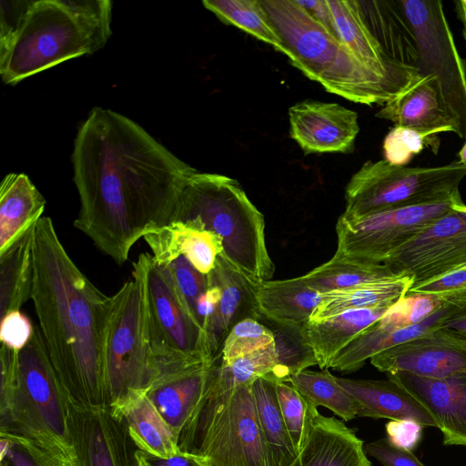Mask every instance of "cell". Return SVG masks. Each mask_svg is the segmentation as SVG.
Masks as SVG:
<instances>
[{"label":"cell","mask_w":466,"mask_h":466,"mask_svg":"<svg viewBox=\"0 0 466 466\" xmlns=\"http://www.w3.org/2000/svg\"><path fill=\"white\" fill-rule=\"evenodd\" d=\"M46 200L24 173H9L0 187V254L41 218Z\"/></svg>","instance_id":"obj_28"},{"label":"cell","mask_w":466,"mask_h":466,"mask_svg":"<svg viewBox=\"0 0 466 466\" xmlns=\"http://www.w3.org/2000/svg\"><path fill=\"white\" fill-rule=\"evenodd\" d=\"M458 157H459V160L458 161L460 163H461V164L466 165V142L464 143V145L461 147V149L459 151Z\"/></svg>","instance_id":"obj_52"},{"label":"cell","mask_w":466,"mask_h":466,"mask_svg":"<svg viewBox=\"0 0 466 466\" xmlns=\"http://www.w3.org/2000/svg\"><path fill=\"white\" fill-rule=\"evenodd\" d=\"M394 304L350 309L321 320L309 321L300 333L318 366L321 370L329 369L338 352L380 319Z\"/></svg>","instance_id":"obj_26"},{"label":"cell","mask_w":466,"mask_h":466,"mask_svg":"<svg viewBox=\"0 0 466 466\" xmlns=\"http://www.w3.org/2000/svg\"><path fill=\"white\" fill-rule=\"evenodd\" d=\"M157 262L167 265L184 257L200 273L208 275L223 252L221 238L207 229L199 218L172 221L144 238Z\"/></svg>","instance_id":"obj_22"},{"label":"cell","mask_w":466,"mask_h":466,"mask_svg":"<svg viewBox=\"0 0 466 466\" xmlns=\"http://www.w3.org/2000/svg\"><path fill=\"white\" fill-rule=\"evenodd\" d=\"M409 391L434 418L445 446H466V372L443 379L409 372L387 373Z\"/></svg>","instance_id":"obj_19"},{"label":"cell","mask_w":466,"mask_h":466,"mask_svg":"<svg viewBox=\"0 0 466 466\" xmlns=\"http://www.w3.org/2000/svg\"><path fill=\"white\" fill-rule=\"evenodd\" d=\"M192 218H199L207 229L221 238V255L246 278L255 284L271 279L275 266L266 244L264 216L236 179L194 173L170 222Z\"/></svg>","instance_id":"obj_6"},{"label":"cell","mask_w":466,"mask_h":466,"mask_svg":"<svg viewBox=\"0 0 466 466\" xmlns=\"http://www.w3.org/2000/svg\"><path fill=\"white\" fill-rule=\"evenodd\" d=\"M0 435L34 441L78 464L71 400L50 360L38 325L20 351L1 345Z\"/></svg>","instance_id":"obj_4"},{"label":"cell","mask_w":466,"mask_h":466,"mask_svg":"<svg viewBox=\"0 0 466 466\" xmlns=\"http://www.w3.org/2000/svg\"><path fill=\"white\" fill-rule=\"evenodd\" d=\"M460 309L434 296L408 292L338 352L329 368L343 373L356 371L373 356L441 327Z\"/></svg>","instance_id":"obj_13"},{"label":"cell","mask_w":466,"mask_h":466,"mask_svg":"<svg viewBox=\"0 0 466 466\" xmlns=\"http://www.w3.org/2000/svg\"><path fill=\"white\" fill-rule=\"evenodd\" d=\"M363 441L334 417L311 410L307 435L291 466H370Z\"/></svg>","instance_id":"obj_21"},{"label":"cell","mask_w":466,"mask_h":466,"mask_svg":"<svg viewBox=\"0 0 466 466\" xmlns=\"http://www.w3.org/2000/svg\"><path fill=\"white\" fill-rule=\"evenodd\" d=\"M423 427L412 419L390 420L386 425V438L393 446L413 451L422 439Z\"/></svg>","instance_id":"obj_45"},{"label":"cell","mask_w":466,"mask_h":466,"mask_svg":"<svg viewBox=\"0 0 466 466\" xmlns=\"http://www.w3.org/2000/svg\"><path fill=\"white\" fill-rule=\"evenodd\" d=\"M297 3L302 6L315 20L326 27L329 32L337 35L334 27L333 16L328 0H297Z\"/></svg>","instance_id":"obj_47"},{"label":"cell","mask_w":466,"mask_h":466,"mask_svg":"<svg viewBox=\"0 0 466 466\" xmlns=\"http://www.w3.org/2000/svg\"><path fill=\"white\" fill-rule=\"evenodd\" d=\"M148 326L157 370L178 363L214 360L204 332L188 314L166 265L147 253Z\"/></svg>","instance_id":"obj_12"},{"label":"cell","mask_w":466,"mask_h":466,"mask_svg":"<svg viewBox=\"0 0 466 466\" xmlns=\"http://www.w3.org/2000/svg\"><path fill=\"white\" fill-rule=\"evenodd\" d=\"M142 452L148 466H199L190 456L181 451L168 459H160Z\"/></svg>","instance_id":"obj_48"},{"label":"cell","mask_w":466,"mask_h":466,"mask_svg":"<svg viewBox=\"0 0 466 466\" xmlns=\"http://www.w3.org/2000/svg\"><path fill=\"white\" fill-rule=\"evenodd\" d=\"M208 289L198 298L195 308L196 319L203 330L205 337L208 324L221 299V289L219 286L211 280L208 277Z\"/></svg>","instance_id":"obj_46"},{"label":"cell","mask_w":466,"mask_h":466,"mask_svg":"<svg viewBox=\"0 0 466 466\" xmlns=\"http://www.w3.org/2000/svg\"><path fill=\"white\" fill-rule=\"evenodd\" d=\"M178 447L199 466H268L252 384L208 390Z\"/></svg>","instance_id":"obj_7"},{"label":"cell","mask_w":466,"mask_h":466,"mask_svg":"<svg viewBox=\"0 0 466 466\" xmlns=\"http://www.w3.org/2000/svg\"><path fill=\"white\" fill-rule=\"evenodd\" d=\"M414 32L420 75L436 77L443 109L466 139V66L440 0H399Z\"/></svg>","instance_id":"obj_10"},{"label":"cell","mask_w":466,"mask_h":466,"mask_svg":"<svg viewBox=\"0 0 466 466\" xmlns=\"http://www.w3.org/2000/svg\"><path fill=\"white\" fill-rule=\"evenodd\" d=\"M285 55L328 92L355 103L384 105L404 88L367 67L337 35L295 0H259Z\"/></svg>","instance_id":"obj_5"},{"label":"cell","mask_w":466,"mask_h":466,"mask_svg":"<svg viewBox=\"0 0 466 466\" xmlns=\"http://www.w3.org/2000/svg\"><path fill=\"white\" fill-rule=\"evenodd\" d=\"M35 325L21 310H14L1 318L0 341L9 349L20 351L31 340Z\"/></svg>","instance_id":"obj_43"},{"label":"cell","mask_w":466,"mask_h":466,"mask_svg":"<svg viewBox=\"0 0 466 466\" xmlns=\"http://www.w3.org/2000/svg\"><path fill=\"white\" fill-rule=\"evenodd\" d=\"M208 277L221 289V299L206 329L208 349L216 360L235 324L246 318L261 319L255 299L258 284L246 278L221 254Z\"/></svg>","instance_id":"obj_20"},{"label":"cell","mask_w":466,"mask_h":466,"mask_svg":"<svg viewBox=\"0 0 466 466\" xmlns=\"http://www.w3.org/2000/svg\"><path fill=\"white\" fill-rule=\"evenodd\" d=\"M337 378L339 384L358 402L360 417L412 419L422 426L436 427L432 415L409 391L396 382Z\"/></svg>","instance_id":"obj_24"},{"label":"cell","mask_w":466,"mask_h":466,"mask_svg":"<svg viewBox=\"0 0 466 466\" xmlns=\"http://www.w3.org/2000/svg\"><path fill=\"white\" fill-rule=\"evenodd\" d=\"M364 19L386 55L417 68L419 53L412 27L399 0L360 1Z\"/></svg>","instance_id":"obj_29"},{"label":"cell","mask_w":466,"mask_h":466,"mask_svg":"<svg viewBox=\"0 0 466 466\" xmlns=\"http://www.w3.org/2000/svg\"><path fill=\"white\" fill-rule=\"evenodd\" d=\"M271 375L287 381L281 362V350L276 343L267 349L224 362L215 360L208 390L224 391L238 385H251L261 377Z\"/></svg>","instance_id":"obj_34"},{"label":"cell","mask_w":466,"mask_h":466,"mask_svg":"<svg viewBox=\"0 0 466 466\" xmlns=\"http://www.w3.org/2000/svg\"><path fill=\"white\" fill-rule=\"evenodd\" d=\"M438 131H422L394 126L383 141L384 159L396 166H405L413 156L430 148L435 155L440 147Z\"/></svg>","instance_id":"obj_39"},{"label":"cell","mask_w":466,"mask_h":466,"mask_svg":"<svg viewBox=\"0 0 466 466\" xmlns=\"http://www.w3.org/2000/svg\"><path fill=\"white\" fill-rule=\"evenodd\" d=\"M412 284V277L399 276L323 293L309 321L321 320L350 309L394 304L406 296Z\"/></svg>","instance_id":"obj_31"},{"label":"cell","mask_w":466,"mask_h":466,"mask_svg":"<svg viewBox=\"0 0 466 466\" xmlns=\"http://www.w3.org/2000/svg\"><path fill=\"white\" fill-rule=\"evenodd\" d=\"M465 177L466 165L458 160L424 167L368 161L350 179L340 216L358 219L386 209L441 201L459 191Z\"/></svg>","instance_id":"obj_9"},{"label":"cell","mask_w":466,"mask_h":466,"mask_svg":"<svg viewBox=\"0 0 466 466\" xmlns=\"http://www.w3.org/2000/svg\"><path fill=\"white\" fill-rule=\"evenodd\" d=\"M34 226L0 254L1 318L10 311L20 310L31 299L34 280Z\"/></svg>","instance_id":"obj_32"},{"label":"cell","mask_w":466,"mask_h":466,"mask_svg":"<svg viewBox=\"0 0 466 466\" xmlns=\"http://www.w3.org/2000/svg\"><path fill=\"white\" fill-rule=\"evenodd\" d=\"M202 3L223 23L235 25L285 54L284 44L259 0H205Z\"/></svg>","instance_id":"obj_36"},{"label":"cell","mask_w":466,"mask_h":466,"mask_svg":"<svg viewBox=\"0 0 466 466\" xmlns=\"http://www.w3.org/2000/svg\"><path fill=\"white\" fill-rule=\"evenodd\" d=\"M409 293L431 295L444 304L466 308V268L438 279L411 286Z\"/></svg>","instance_id":"obj_42"},{"label":"cell","mask_w":466,"mask_h":466,"mask_svg":"<svg viewBox=\"0 0 466 466\" xmlns=\"http://www.w3.org/2000/svg\"><path fill=\"white\" fill-rule=\"evenodd\" d=\"M275 389L285 425L299 453L314 406L288 381L275 380Z\"/></svg>","instance_id":"obj_40"},{"label":"cell","mask_w":466,"mask_h":466,"mask_svg":"<svg viewBox=\"0 0 466 466\" xmlns=\"http://www.w3.org/2000/svg\"><path fill=\"white\" fill-rule=\"evenodd\" d=\"M110 410L124 423L137 450L160 459H168L180 452L171 428L145 391L130 395Z\"/></svg>","instance_id":"obj_27"},{"label":"cell","mask_w":466,"mask_h":466,"mask_svg":"<svg viewBox=\"0 0 466 466\" xmlns=\"http://www.w3.org/2000/svg\"><path fill=\"white\" fill-rule=\"evenodd\" d=\"M72 162L80 200L74 226L117 264L170 222L197 172L130 118L97 106L77 131Z\"/></svg>","instance_id":"obj_1"},{"label":"cell","mask_w":466,"mask_h":466,"mask_svg":"<svg viewBox=\"0 0 466 466\" xmlns=\"http://www.w3.org/2000/svg\"><path fill=\"white\" fill-rule=\"evenodd\" d=\"M69 426L79 466H133L137 448L109 407L71 403Z\"/></svg>","instance_id":"obj_17"},{"label":"cell","mask_w":466,"mask_h":466,"mask_svg":"<svg viewBox=\"0 0 466 466\" xmlns=\"http://www.w3.org/2000/svg\"><path fill=\"white\" fill-rule=\"evenodd\" d=\"M214 362L191 361L160 368L145 390L147 397L171 428L178 445L204 402Z\"/></svg>","instance_id":"obj_15"},{"label":"cell","mask_w":466,"mask_h":466,"mask_svg":"<svg viewBox=\"0 0 466 466\" xmlns=\"http://www.w3.org/2000/svg\"><path fill=\"white\" fill-rule=\"evenodd\" d=\"M289 118L290 137L306 154L348 153L360 132L358 114L336 103L302 101Z\"/></svg>","instance_id":"obj_18"},{"label":"cell","mask_w":466,"mask_h":466,"mask_svg":"<svg viewBox=\"0 0 466 466\" xmlns=\"http://www.w3.org/2000/svg\"><path fill=\"white\" fill-rule=\"evenodd\" d=\"M463 202L460 191L441 201L390 208L358 219L339 216L335 255L383 263L429 225Z\"/></svg>","instance_id":"obj_11"},{"label":"cell","mask_w":466,"mask_h":466,"mask_svg":"<svg viewBox=\"0 0 466 466\" xmlns=\"http://www.w3.org/2000/svg\"><path fill=\"white\" fill-rule=\"evenodd\" d=\"M364 451L384 466H425L411 451L393 446L387 438L364 445Z\"/></svg>","instance_id":"obj_44"},{"label":"cell","mask_w":466,"mask_h":466,"mask_svg":"<svg viewBox=\"0 0 466 466\" xmlns=\"http://www.w3.org/2000/svg\"><path fill=\"white\" fill-rule=\"evenodd\" d=\"M399 276L383 263H373L333 255L302 278L312 289L326 292L393 279Z\"/></svg>","instance_id":"obj_33"},{"label":"cell","mask_w":466,"mask_h":466,"mask_svg":"<svg viewBox=\"0 0 466 466\" xmlns=\"http://www.w3.org/2000/svg\"><path fill=\"white\" fill-rule=\"evenodd\" d=\"M376 116L397 127L457 135V126L443 109L439 83L431 75L420 74L406 90L385 103Z\"/></svg>","instance_id":"obj_23"},{"label":"cell","mask_w":466,"mask_h":466,"mask_svg":"<svg viewBox=\"0 0 466 466\" xmlns=\"http://www.w3.org/2000/svg\"><path fill=\"white\" fill-rule=\"evenodd\" d=\"M110 0H30L0 35V75L15 85L64 61L101 49L111 32Z\"/></svg>","instance_id":"obj_3"},{"label":"cell","mask_w":466,"mask_h":466,"mask_svg":"<svg viewBox=\"0 0 466 466\" xmlns=\"http://www.w3.org/2000/svg\"><path fill=\"white\" fill-rule=\"evenodd\" d=\"M166 266L170 272L181 303L198 325L195 316V308L197 300L208 289V276L197 270L184 257H179Z\"/></svg>","instance_id":"obj_41"},{"label":"cell","mask_w":466,"mask_h":466,"mask_svg":"<svg viewBox=\"0 0 466 466\" xmlns=\"http://www.w3.org/2000/svg\"><path fill=\"white\" fill-rule=\"evenodd\" d=\"M441 327L453 330L466 339V308L460 309L448 317Z\"/></svg>","instance_id":"obj_49"},{"label":"cell","mask_w":466,"mask_h":466,"mask_svg":"<svg viewBox=\"0 0 466 466\" xmlns=\"http://www.w3.org/2000/svg\"><path fill=\"white\" fill-rule=\"evenodd\" d=\"M133 466H148L143 452L137 449L135 451Z\"/></svg>","instance_id":"obj_51"},{"label":"cell","mask_w":466,"mask_h":466,"mask_svg":"<svg viewBox=\"0 0 466 466\" xmlns=\"http://www.w3.org/2000/svg\"><path fill=\"white\" fill-rule=\"evenodd\" d=\"M321 299L322 294L309 288L302 276L263 281L258 285L255 294L260 317L290 329H301Z\"/></svg>","instance_id":"obj_25"},{"label":"cell","mask_w":466,"mask_h":466,"mask_svg":"<svg viewBox=\"0 0 466 466\" xmlns=\"http://www.w3.org/2000/svg\"><path fill=\"white\" fill-rule=\"evenodd\" d=\"M370 360L386 374L403 371L424 378L443 379L466 372V339L440 327L388 349Z\"/></svg>","instance_id":"obj_16"},{"label":"cell","mask_w":466,"mask_h":466,"mask_svg":"<svg viewBox=\"0 0 466 466\" xmlns=\"http://www.w3.org/2000/svg\"><path fill=\"white\" fill-rule=\"evenodd\" d=\"M276 333L255 318H246L233 326L216 358L224 362L268 348Z\"/></svg>","instance_id":"obj_37"},{"label":"cell","mask_w":466,"mask_h":466,"mask_svg":"<svg viewBox=\"0 0 466 466\" xmlns=\"http://www.w3.org/2000/svg\"><path fill=\"white\" fill-rule=\"evenodd\" d=\"M106 345L110 408L145 391L157 374L148 326L147 253L133 264L132 278L113 296Z\"/></svg>","instance_id":"obj_8"},{"label":"cell","mask_w":466,"mask_h":466,"mask_svg":"<svg viewBox=\"0 0 466 466\" xmlns=\"http://www.w3.org/2000/svg\"><path fill=\"white\" fill-rule=\"evenodd\" d=\"M0 466H79L26 438L0 435Z\"/></svg>","instance_id":"obj_38"},{"label":"cell","mask_w":466,"mask_h":466,"mask_svg":"<svg viewBox=\"0 0 466 466\" xmlns=\"http://www.w3.org/2000/svg\"><path fill=\"white\" fill-rule=\"evenodd\" d=\"M454 3H455V8L457 11L458 17L460 18V20L462 23V26H463L462 33H463V37L466 42V0H458V1H455Z\"/></svg>","instance_id":"obj_50"},{"label":"cell","mask_w":466,"mask_h":466,"mask_svg":"<svg viewBox=\"0 0 466 466\" xmlns=\"http://www.w3.org/2000/svg\"><path fill=\"white\" fill-rule=\"evenodd\" d=\"M412 286L466 268V205L457 204L393 252L384 262Z\"/></svg>","instance_id":"obj_14"},{"label":"cell","mask_w":466,"mask_h":466,"mask_svg":"<svg viewBox=\"0 0 466 466\" xmlns=\"http://www.w3.org/2000/svg\"><path fill=\"white\" fill-rule=\"evenodd\" d=\"M268 466H291L299 456L285 425L271 375L252 383Z\"/></svg>","instance_id":"obj_30"},{"label":"cell","mask_w":466,"mask_h":466,"mask_svg":"<svg viewBox=\"0 0 466 466\" xmlns=\"http://www.w3.org/2000/svg\"><path fill=\"white\" fill-rule=\"evenodd\" d=\"M314 407L324 406L345 421L358 416L359 404L328 369H307L291 374L288 380Z\"/></svg>","instance_id":"obj_35"},{"label":"cell","mask_w":466,"mask_h":466,"mask_svg":"<svg viewBox=\"0 0 466 466\" xmlns=\"http://www.w3.org/2000/svg\"><path fill=\"white\" fill-rule=\"evenodd\" d=\"M33 254L31 299L50 360L71 403L110 408L106 345L113 297L75 264L49 217L34 226Z\"/></svg>","instance_id":"obj_2"}]
</instances>
